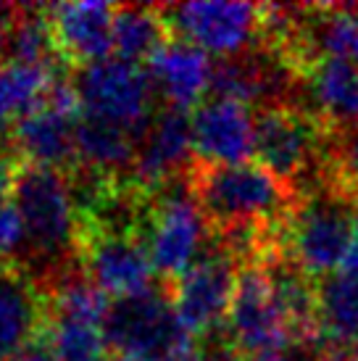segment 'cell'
I'll use <instances>...</instances> for the list:
<instances>
[{
	"instance_id": "obj_11",
	"label": "cell",
	"mask_w": 358,
	"mask_h": 361,
	"mask_svg": "<svg viewBox=\"0 0 358 361\" xmlns=\"http://www.w3.org/2000/svg\"><path fill=\"white\" fill-rule=\"evenodd\" d=\"M87 280L109 298L127 301L153 293L156 267L145 243L127 230H95L85 240Z\"/></svg>"
},
{
	"instance_id": "obj_15",
	"label": "cell",
	"mask_w": 358,
	"mask_h": 361,
	"mask_svg": "<svg viewBox=\"0 0 358 361\" xmlns=\"http://www.w3.org/2000/svg\"><path fill=\"white\" fill-rule=\"evenodd\" d=\"M211 56L185 40L163 42L148 59V77L153 92H159L169 109L187 114L214 87Z\"/></svg>"
},
{
	"instance_id": "obj_5",
	"label": "cell",
	"mask_w": 358,
	"mask_h": 361,
	"mask_svg": "<svg viewBox=\"0 0 358 361\" xmlns=\"http://www.w3.org/2000/svg\"><path fill=\"white\" fill-rule=\"evenodd\" d=\"M74 92L82 116L124 127L137 137L153 119V85L148 71L116 56L85 66L77 77Z\"/></svg>"
},
{
	"instance_id": "obj_2",
	"label": "cell",
	"mask_w": 358,
	"mask_h": 361,
	"mask_svg": "<svg viewBox=\"0 0 358 361\" xmlns=\"http://www.w3.org/2000/svg\"><path fill=\"white\" fill-rule=\"evenodd\" d=\"M227 324L235 348L248 361H295L300 341L279 306L268 269L250 267L240 274Z\"/></svg>"
},
{
	"instance_id": "obj_16",
	"label": "cell",
	"mask_w": 358,
	"mask_h": 361,
	"mask_svg": "<svg viewBox=\"0 0 358 361\" xmlns=\"http://www.w3.org/2000/svg\"><path fill=\"white\" fill-rule=\"evenodd\" d=\"M192 153V130L187 114L166 109L156 114L137 137L135 171L145 185H163L187 164Z\"/></svg>"
},
{
	"instance_id": "obj_24",
	"label": "cell",
	"mask_w": 358,
	"mask_h": 361,
	"mask_svg": "<svg viewBox=\"0 0 358 361\" xmlns=\"http://www.w3.org/2000/svg\"><path fill=\"white\" fill-rule=\"evenodd\" d=\"M166 19L156 8L145 6H124L113 13V56L121 61L150 59L163 45Z\"/></svg>"
},
{
	"instance_id": "obj_10",
	"label": "cell",
	"mask_w": 358,
	"mask_h": 361,
	"mask_svg": "<svg viewBox=\"0 0 358 361\" xmlns=\"http://www.w3.org/2000/svg\"><path fill=\"white\" fill-rule=\"evenodd\" d=\"M235 288L237 274L229 253H203L174 280L171 309L177 314L182 330L190 338L216 330L229 317Z\"/></svg>"
},
{
	"instance_id": "obj_22",
	"label": "cell",
	"mask_w": 358,
	"mask_h": 361,
	"mask_svg": "<svg viewBox=\"0 0 358 361\" xmlns=\"http://www.w3.org/2000/svg\"><path fill=\"white\" fill-rule=\"evenodd\" d=\"M306 45L316 61H340L358 66V8H319L306 21Z\"/></svg>"
},
{
	"instance_id": "obj_14",
	"label": "cell",
	"mask_w": 358,
	"mask_h": 361,
	"mask_svg": "<svg viewBox=\"0 0 358 361\" xmlns=\"http://www.w3.org/2000/svg\"><path fill=\"white\" fill-rule=\"evenodd\" d=\"M113 13L103 0H74L48 8V27L56 51L85 66L111 59L113 53Z\"/></svg>"
},
{
	"instance_id": "obj_32",
	"label": "cell",
	"mask_w": 358,
	"mask_h": 361,
	"mask_svg": "<svg viewBox=\"0 0 358 361\" xmlns=\"http://www.w3.org/2000/svg\"><path fill=\"white\" fill-rule=\"evenodd\" d=\"M340 274H345V277H353V280H358V230H356V235H353V243H350V248H348V253H345V259H342Z\"/></svg>"
},
{
	"instance_id": "obj_28",
	"label": "cell",
	"mask_w": 358,
	"mask_h": 361,
	"mask_svg": "<svg viewBox=\"0 0 358 361\" xmlns=\"http://www.w3.org/2000/svg\"><path fill=\"white\" fill-rule=\"evenodd\" d=\"M24 243H27V238H24V224L19 219V211L11 203H0V259L11 256Z\"/></svg>"
},
{
	"instance_id": "obj_8",
	"label": "cell",
	"mask_w": 358,
	"mask_h": 361,
	"mask_svg": "<svg viewBox=\"0 0 358 361\" xmlns=\"http://www.w3.org/2000/svg\"><path fill=\"white\" fill-rule=\"evenodd\" d=\"M209 238V219L195 195L185 190H169L150 209L145 248L159 274L177 280L203 256Z\"/></svg>"
},
{
	"instance_id": "obj_9",
	"label": "cell",
	"mask_w": 358,
	"mask_h": 361,
	"mask_svg": "<svg viewBox=\"0 0 358 361\" xmlns=\"http://www.w3.org/2000/svg\"><path fill=\"white\" fill-rule=\"evenodd\" d=\"M82 109L74 87L56 82L40 106L13 124L16 151L30 166L58 169L77 156V127Z\"/></svg>"
},
{
	"instance_id": "obj_3",
	"label": "cell",
	"mask_w": 358,
	"mask_h": 361,
	"mask_svg": "<svg viewBox=\"0 0 358 361\" xmlns=\"http://www.w3.org/2000/svg\"><path fill=\"white\" fill-rule=\"evenodd\" d=\"M13 209L19 211L24 238L35 253L56 259L63 256L77 240V198L69 180L58 169H19L13 188Z\"/></svg>"
},
{
	"instance_id": "obj_30",
	"label": "cell",
	"mask_w": 358,
	"mask_h": 361,
	"mask_svg": "<svg viewBox=\"0 0 358 361\" xmlns=\"http://www.w3.org/2000/svg\"><path fill=\"white\" fill-rule=\"evenodd\" d=\"M16 177H19V169L8 159L0 156V203H8V195H13Z\"/></svg>"
},
{
	"instance_id": "obj_1",
	"label": "cell",
	"mask_w": 358,
	"mask_h": 361,
	"mask_svg": "<svg viewBox=\"0 0 358 361\" xmlns=\"http://www.w3.org/2000/svg\"><path fill=\"white\" fill-rule=\"evenodd\" d=\"M192 195L206 219L227 232H256L288 209V185L261 164L200 166Z\"/></svg>"
},
{
	"instance_id": "obj_19",
	"label": "cell",
	"mask_w": 358,
	"mask_h": 361,
	"mask_svg": "<svg viewBox=\"0 0 358 361\" xmlns=\"http://www.w3.org/2000/svg\"><path fill=\"white\" fill-rule=\"evenodd\" d=\"M53 85H56V77L50 63L3 61L0 63V130L16 124L35 106H40Z\"/></svg>"
},
{
	"instance_id": "obj_21",
	"label": "cell",
	"mask_w": 358,
	"mask_h": 361,
	"mask_svg": "<svg viewBox=\"0 0 358 361\" xmlns=\"http://www.w3.org/2000/svg\"><path fill=\"white\" fill-rule=\"evenodd\" d=\"M137 135L109 121L82 116L77 127V156L92 171H119L135 164Z\"/></svg>"
},
{
	"instance_id": "obj_17",
	"label": "cell",
	"mask_w": 358,
	"mask_h": 361,
	"mask_svg": "<svg viewBox=\"0 0 358 361\" xmlns=\"http://www.w3.org/2000/svg\"><path fill=\"white\" fill-rule=\"evenodd\" d=\"M40 327V295L24 274L0 269V361H8Z\"/></svg>"
},
{
	"instance_id": "obj_18",
	"label": "cell",
	"mask_w": 358,
	"mask_h": 361,
	"mask_svg": "<svg viewBox=\"0 0 358 361\" xmlns=\"http://www.w3.org/2000/svg\"><path fill=\"white\" fill-rule=\"evenodd\" d=\"M309 95L319 116L342 130L358 127V66L316 61L309 71Z\"/></svg>"
},
{
	"instance_id": "obj_6",
	"label": "cell",
	"mask_w": 358,
	"mask_h": 361,
	"mask_svg": "<svg viewBox=\"0 0 358 361\" xmlns=\"http://www.w3.org/2000/svg\"><path fill=\"white\" fill-rule=\"evenodd\" d=\"M163 19L185 42L224 61L242 56L264 27L261 8L235 0L179 3L169 8V16L163 13Z\"/></svg>"
},
{
	"instance_id": "obj_26",
	"label": "cell",
	"mask_w": 358,
	"mask_h": 361,
	"mask_svg": "<svg viewBox=\"0 0 358 361\" xmlns=\"http://www.w3.org/2000/svg\"><path fill=\"white\" fill-rule=\"evenodd\" d=\"M0 45L8 51V61H24V63H50V53L56 48L45 16L13 19Z\"/></svg>"
},
{
	"instance_id": "obj_34",
	"label": "cell",
	"mask_w": 358,
	"mask_h": 361,
	"mask_svg": "<svg viewBox=\"0 0 358 361\" xmlns=\"http://www.w3.org/2000/svg\"><path fill=\"white\" fill-rule=\"evenodd\" d=\"M116 361H166V359H156V356H119Z\"/></svg>"
},
{
	"instance_id": "obj_33",
	"label": "cell",
	"mask_w": 358,
	"mask_h": 361,
	"mask_svg": "<svg viewBox=\"0 0 358 361\" xmlns=\"http://www.w3.org/2000/svg\"><path fill=\"white\" fill-rule=\"evenodd\" d=\"M166 361H198V348H195V345H190V348H185V351L169 356Z\"/></svg>"
},
{
	"instance_id": "obj_13",
	"label": "cell",
	"mask_w": 358,
	"mask_h": 361,
	"mask_svg": "<svg viewBox=\"0 0 358 361\" xmlns=\"http://www.w3.org/2000/svg\"><path fill=\"white\" fill-rule=\"evenodd\" d=\"M316 142L314 121L288 106H268L256 119L259 164L282 182H292V177H300L306 169H311Z\"/></svg>"
},
{
	"instance_id": "obj_12",
	"label": "cell",
	"mask_w": 358,
	"mask_h": 361,
	"mask_svg": "<svg viewBox=\"0 0 358 361\" xmlns=\"http://www.w3.org/2000/svg\"><path fill=\"white\" fill-rule=\"evenodd\" d=\"M192 153L206 161V166L245 164L256 153V116L248 106L229 98H211L200 103L190 119Z\"/></svg>"
},
{
	"instance_id": "obj_4",
	"label": "cell",
	"mask_w": 358,
	"mask_h": 361,
	"mask_svg": "<svg viewBox=\"0 0 358 361\" xmlns=\"http://www.w3.org/2000/svg\"><path fill=\"white\" fill-rule=\"evenodd\" d=\"M358 230L356 201L348 192H324L300 203L290 216V253L306 277H332L342 267Z\"/></svg>"
},
{
	"instance_id": "obj_20",
	"label": "cell",
	"mask_w": 358,
	"mask_h": 361,
	"mask_svg": "<svg viewBox=\"0 0 358 361\" xmlns=\"http://www.w3.org/2000/svg\"><path fill=\"white\" fill-rule=\"evenodd\" d=\"M319 335L332 345L358 343V280L332 274L316 290Z\"/></svg>"
},
{
	"instance_id": "obj_7",
	"label": "cell",
	"mask_w": 358,
	"mask_h": 361,
	"mask_svg": "<svg viewBox=\"0 0 358 361\" xmlns=\"http://www.w3.org/2000/svg\"><path fill=\"white\" fill-rule=\"evenodd\" d=\"M106 341L119 356H156L169 359L192 345L177 314L159 293L116 301L106 319Z\"/></svg>"
},
{
	"instance_id": "obj_27",
	"label": "cell",
	"mask_w": 358,
	"mask_h": 361,
	"mask_svg": "<svg viewBox=\"0 0 358 361\" xmlns=\"http://www.w3.org/2000/svg\"><path fill=\"white\" fill-rule=\"evenodd\" d=\"M340 174L348 195L358 201V127L345 132V137L340 142Z\"/></svg>"
},
{
	"instance_id": "obj_23",
	"label": "cell",
	"mask_w": 358,
	"mask_h": 361,
	"mask_svg": "<svg viewBox=\"0 0 358 361\" xmlns=\"http://www.w3.org/2000/svg\"><path fill=\"white\" fill-rule=\"evenodd\" d=\"M282 90V77L271 63L248 59H229L221 61L214 69V87L211 92L216 98H229L242 106L256 101H266Z\"/></svg>"
},
{
	"instance_id": "obj_29",
	"label": "cell",
	"mask_w": 358,
	"mask_h": 361,
	"mask_svg": "<svg viewBox=\"0 0 358 361\" xmlns=\"http://www.w3.org/2000/svg\"><path fill=\"white\" fill-rule=\"evenodd\" d=\"M8 361H58V359H56V353L50 348L48 338H35L21 351L13 353Z\"/></svg>"
},
{
	"instance_id": "obj_31",
	"label": "cell",
	"mask_w": 358,
	"mask_h": 361,
	"mask_svg": "<svg viewBox=\"0 0 358 361\" xmlns=\"http://www.w3.org/2000/svg\"><path fill=\"white\" fill-rule=\"evenodd\" d=\"M198 361H248L237 348L229 345H211L206 351H198Z\"/></svg>"
},
{
	"instance_id": "obj_25",
	"label": "cell",
	"mask_w": 358,
	"mask_h": 361,
	"mask_svg": "<svg viewBox=\"0 0 358 361\" xmlns=\"http://www.w3.org/2000/svg\"><path fill=\"white\" fill-rule=\"evenodd\" d=\"M48 343L58 361H111L106 324L50 317Z\"/></svg>"
}]
</instances>
